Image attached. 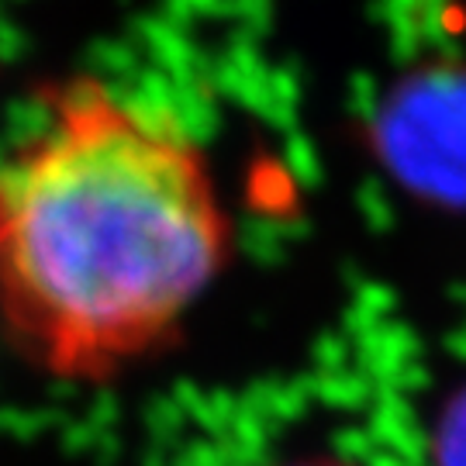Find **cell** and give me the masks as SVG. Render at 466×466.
I'll return each mask as SVG.
<instances>
[{"mask_svg": "<svg viewBox=\"0 0 466 466\" xmlns=\"http://www.w3.org/2000/svg\"><path fill=\"white\" fill-rule=\"evenodd\" d=\"M228 249L200 146L97 80L56 86L42 125L0 156V332L56 380L149 360Z\"/></svg>", "mask_w": 466, "mask_h": 466, "instance_id": "6da1fadb", "label": "cell"}, {"mask_svg": "<svg viewBox=\"0 0 466 466\" xmlns=\"http://www.w3.org/2000/svg\"><path fill=\"white\" fill-rule=\"evenodd\" d=\"M377 135L408 180L466 194V66L408 73L380 104Z\"/></svg>", "mask_w": 466, "mask_h": 466, "instance_id": "7a4b0ae2", "label": "cell"}]
</instances>
